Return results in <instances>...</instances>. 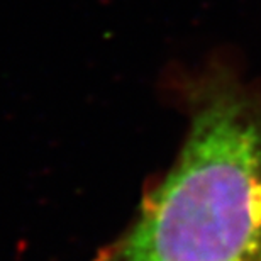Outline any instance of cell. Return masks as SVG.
<instances>
[{
	"label": "cell",
	"mask_w": 261,
	"mask_h": 261,
	"mask_svg": "<svg viewBox=\"0 0 261 261\" xmlns=\"http://www.w3.org/2000/svg\"><path fill=\"white\" fill-rule=\"evenodd\" d=\"M190 98L184 149L112 261H261V102L221 73Z\"/></svg>",
	"instance_id": "cell-1"
}]
</instances>
